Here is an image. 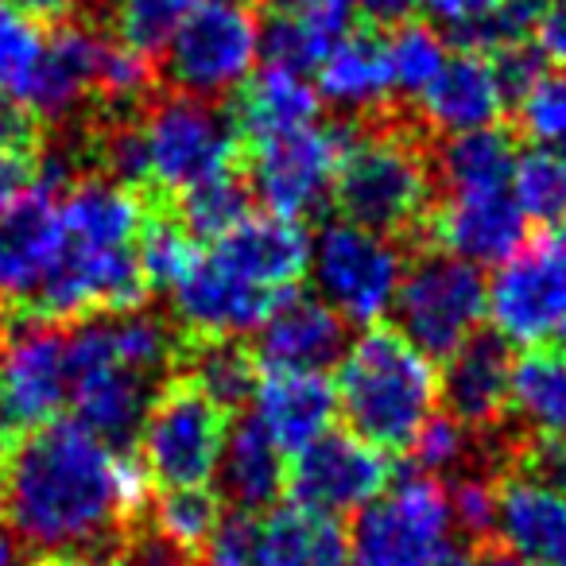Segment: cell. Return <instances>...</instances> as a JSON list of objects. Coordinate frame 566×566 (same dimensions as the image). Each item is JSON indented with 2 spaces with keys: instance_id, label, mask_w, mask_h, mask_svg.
Returning a JSON list of instances; mask_svg holds the SVG:
<instances>
[{
  "instance_id": "1",
  "label": "cell",
  "mask_w": 566,
  "mask_h": 566,
  "mask_svg": "<svg viewBox=\"0 0 566 566\" xmlns=\"http://www.w3.org/2000/svg\"><path fill=\"white\" fill-rule=\"evenodd\" d=\"M136 458L105 447L74 419H48L0 450V520L43 558L117 547L148 501Z\"/></svg>"
},
{
  "instance_id": "2",
  "label": "cell",
  "mask_w": 566,
  "mask_h": 566,
  "mask_svg": "<svg viewBox=\"0 0 566 566\" xmlns=\"http://www.w3.org/2000/svg\"><path fill=\"white\" fill-rule=\"evenodd\" d=\"M516 156L512 140L496 128L447 136L434 171L442 198L431 206V226L442 249L478 268H496L524 244L527 218L512 195Z\"/></svg>"
},
{
  "instance_id": "3",
  "label": "cell",
  "mask_w": 566,
  "mask_h": 566,
  "mask_svg": "<svg viewBox=\"0 0 566 566\" xmlns=\"http://www.w3.org/2000/svg\"><path fill=\"white\" fill-rule=\"evenodd\" d=\"M334 392L349 431L385 454L408 450L442 403L434 361L388 326H365L361 338L349 342Z\"/></svg>"
},
{
  "instance_id": "4",
  "label": "cell",
  "mask_w": 566,
  "mask_h": 566,
  "mask_svg": "<svg viewBox=\"0 0 566 566\" xmlns=\"http://www.w3.org/2000/svg\"><path fill=\"white\" fill-rule=\"evenodd\" d=\"M342 218L385 237L423 226L434 206V167L403 128H354L334 175Z\"/></svg>"
},
{
  "instance_id": "5",
  "label": "cell",
  "mask_w": 566,
  "mask_h": 566,
  "mask_svg": "<svg viewBox=\"0 0 566 566\" xmlns=\"http://www.w3.org/2000/svg\"><path fill=\"white\" fill-rule=\"evenodd\" d=\"M140 133L148 151V190L182 195L241 159V136L229 109L190 94H156L140 105Z\"/></svg>"
},
{
  "instance_id": "6",
  "label": "cell",
  "mask_w": 566,
  "mask_h": 566,
  "mask_svg": "<svg viewBox=\"0 0 566 566\" xmlns=\"http://www.w3.org/2000/svg\"><path fill=\"white\" fill-rule=\"evenodd\" d=\"M454 532L447 485L423 470L408 473L357 512L349 566H442L458 551Z\"/></svg>"
},
{
  "instance_id": "7",
  "label": "cell",
  "mask_w": 566,
  "mask_h": 566,
  "mask_svg": "<svg viewBox=\"0 0 566 566\" xmlns=\"http://www.w3.org/2000/svg\"><path fill=\"white\" fill-rule=\"evenodd\" d=\"M485 318L504 346L535 349L566 338V221L496 264L485 283Z\"/></svg>"
},
{
  "instance_id": "8",
  "label": "cell",
  "mask_w": 566,
  "mask_h": 566,
  "mask_svg": "<svg viewBox=\"0 0 566 566\" xmlns=\"http://www.w3.org/2000/svg\"><path fill=\"white\" fill-rule=\"evenodd\" d=\"M403 252L396 237L365 229L357 221H326L311 241V280L315 295L346 326H380L392 315L403 280Z\"/></svg>"
},
{
  "instance_id": "9",
  "label": "cell",
  "mask_w": 566,
  "mask_h": 566,
  "mask_svg": "<svg viewBox=\"0 0 566 566\" xmlns=\"http://www.w3.org/2000/svg\"><path fill=\"white\" fill-rule=\"evenodd\" d=\"M396 331L423 349L431 361H447L454 349L478 338L485 323V280L481 268L454 252H423L403 268L392 303Z\"/></svg>"
},
{
  "instance_id": "10",
  "label": "cell",
  "mask_w": 566,
  "mask_h": 566,
  "mask_svg": "<svg viewBox=\"0 0 566 566\" xmlns=\"http://www.w3.org/2000/svg\"><path fill=\"white\" fill-rule=\"evenodd\" d=\"M349 133L354 125L346 120L338 125L315 120L307 128L241 148L252 198H260L268 213H280V218H323L326 206L334 202V175H338V159Z\"/></svg>"
},
{
  "instance_id": "11",
  "label": "cell",
  "mask_w": 566,
  "mask_h": 566,
  "mask_svg": "<svg viewBox=\"0 0 566 566\" xmlns=\"http://www.w3.org/2000/svg\"><path fill=\"white\" fill-rule=\"evenodd\" d=\"M66 357H71V411L74 423L113 450H133L140 427L156 400V380L133 373L113 357L105 315H94L66 331Z\"/></svg>"
},
{
  "instance_id": "12",
  "label": "cell",
  "mask_w": 566,
  "mask_h": 566,
  "mask_svg": "<svg viewBox=\"0 0 566 566\" xmlns=\"http://www.w3.org/2000/svg\"><path fill=\"white\" fill-rule=\"evenodd\" d=\"M226 434V411L206 400L187 377H175L156 392L140 427V465L159 489L210 485Z\"/></svg>"
},
{
  "instance_id": "13",
  "label": "cell",
  "mask_w": 566,
  "mask_h": 566,
  "mask_svg": "<svg viewBox=\"0 0 566 566\" xmlns=\"http://www.w3.org/2000/svg\"><path fill=\"white\" fill-rule=\"evenodd\" d=\"M260 59V24L249 4L237 0H198L187 24L164 51L171 90L190 97L233 94Z\"/></svg>"
},
{
  "instance_id": "14",
  "label": "cell",
  "mask_w": 566,
  "mask_h": 566,
  "mask_svg": "<svg viewBox=\"0 0 566 566\" xmlns=\"http://www.w3.org/2000/svg\"><path fill=\"white\" fill-rule=\"evenodd\" d=\"M71 400V357L63 323L20 318L0 331V442L59 419Z\"/></svg>"
},
{
  "instance_id": "15",
  "label": "cell",
  "mask_w": 566,
  "mask_h": 566,
  "mask_svg": "<svg viewBox=\"0 0 566 566\" xmlns=\"http://www.w3.org/2000/svg\"><path fill=\"white\" fill-rule=\"evenodd\" d=\"M287 489L307 512L331 520L354 516L388 489V458L354 431H326L295 454Z\"/></svg>"
},
{
  "instance_id": "16",
  "label": "cell",
  "mask_w": 566,
  "mask_h": 566,
  "mask_svg": "<svg viewBox=\"0 0 566 566\" xmlns=\"http://www.w3.org/2000/svg\"><path fill=\"white\" fill-rule=\"evenodd\" d=\"M63 252L59 190L32 182L0 213V303L24 315Z\"/></svg>"
},
{
  "instance_id": "17",
  "label": "cell",
  "mask_w": 566,
  "mask_h": 566,
  "mask_svg": "<svg viewBox=\"0 0 566 566\" xmlns=\"http://www.w3.org/2000/svg\"><path fill=\"white\" fill-rule=\"evenodd\" d=\"M283 295L260 292L213 256H198V264L175 283L171 307L179 334L187 342H213V338H241L260 331L272 307Z\"/></svg>"
},
{
  "instance_id": "18",
  "label": "cell",
  "mask_w": 566,
  "mask_h": 566,
  "mask_svg": "<svg viewBox=\"0 0 566 566\" xmlns=\"http://www.w3.org/2000/svg\"><path fill=\"white\" fill-rule=\"evenodd\" d=\"M493 535L504 555L532 566H566V485L520 470L496 485Z\"/></svg>"
},
{
  "instance_id": "19",
  "label": "cell",
  "mask_w": 566,
  "mask_h": 566,
  "mask_svg": "<svg viewBox=\"0 0 566 566\" xmlns=\"http://www.w3.org/2000/svg\"><path fill=\"white\" fill-rule=\"evenodd\" d=\"M206 256L260 292L287 295L311 268V237L303 221L280 213H249L226 237H218Z\"/></svg>"
},
{
  "instance_id": "20",
  "label": "cell",
  "mask_w": 566,
  "mask_h": 566,
  "mask_svg": "<svg viewBox=\"0 0 566 566\" xmlns=\"http://www.w3.org/2000/svg\"><path fill=\"white\" fill-rule=\"evenodd\" d=\"M509 82L501 74L493 51H450L439 78L419 94V113L442 136H465L481 128H496L509 109Z\"/></svg>"
},
{
  "instance_id": "21",
  "label": "cell",
  "mask_w": 566,
  "mask_h": 566,
  "mask_svg": "<svg viewBox=\"0 0 566 566\" xmlns=\"http://www.w3.org/2000/svg\"><path fill=\"white\" fill-rule=\"evenodd\" d=\"M346 354V323L318 295L287 292L256 331V365L326 373Z\"/></svg>"
},
{
  "instance_id": "22",
  "label": "cell",
  "mask_w": 566,
  "mask_h": 566,
  "mask_svg": "<svg viewBox=\"0 0 566 566\" xmlns=\"http://www.w3.org/2000/svg\"><path fill=\"white\" fill-rule=\"evenodd\" d=\"M338 416V392L326 373H295V369H264L252 392V419L264 434L283 450L300 454L303 447L331 431Z\"/></svg>"
},
{
  "instance_id": "23",
  "label": "cell",
  "mask_w": 566,
  "mask_h": 566,
  "mask_svg": "<svg viewBox=\"0 0 566 566\" xmlns=\"http://www.w3.org/2000/svg\"><path fill=\"white\" fill-rule=\"evenodd\" d=\"M105 32L86 20H63L48 32L43 66L35 74L28 113L40 120H63L97 97V66H102Z\"/></svg>"
},
{
  "instance_id": "24",
  "label": "cell",
  "mask_w": 566,
  "mask_h": 566,
  "mask_svg": "<svg viewBox=\"0 0 566 566\" xmlns=\"http://www.w3.org/2000/svg\"><path fill=\"white\" fill-rule=\"evenodd\" d=\"M512 357L501 338H470L462 349L447 357V369L439 373V396L447 403V416L462 427H493L509 411Z\"/></svg>"
},
{
  "instance_id": "25",
  "label": "cell",
  "mask_w": 566,
  "mask_h": 566,
  "mask_svg": "<svg viewBox=\"0 0 566 566\" xmlns=\"http://www.w3.org/2000/svg\"><path fill=\"white\" fill-rule=\"evenodd\" d=\"M233 94L237 97L229 117L241 136V148L307 128L323 117V94H318V86H311L307 74L264 66L260 74H249Z\"/></svg>"
},
{
  "instance_id": "26",
  "label": "cell",
  "mask_w": 566,
  "mask_h": 566,
  "mask_svg": "<svg viewBox=\"0 0 566 566\" xmlns=\"http://www.w3.org/2000/svg\"><path fill=\"white\" fill-rule=\"evenodd\" d=\"M213 478L221 481V496H229L241 512H264L287 489V465H283V450L268 439L264 427L256 419H241L226 434V450Z\"/></svg>"
},
{
  "instance_id": "27",
  "label": "cell",
  "mask_w": 566,
  "mask_h": 566,
  "mask_svg": "<svg viewBox=\"0 0 566 566\" xmlns=\"http://www.w3.org/2000/svg\"><path fill=\"white\" fill-rule=\"evenodd\" d=\"M509 411L532 439L566 442V349L535 346L512 361Z\"/></svg>"
},
{
  "instance_id": "28",
  "label": "cell",
  "mask_w": 566,
  "mask_h": 566,
  "mask_svg": "<svg viewBox=\"0 0 566 566\" xmlns=\"http://www.w3.org/2000/svg\"><path fill=\"white\" fill-rule=\"evenodd\" d=\"M318 94L346 113H380L392 97L385 40L373 32H349L318 63Z\"/></svg>"
},
{
  "instance_id": "29",
  "label": "cell",
  "mask_w": 566,
  "mask_h": 566,
  "mask_svg": "<svg viewBox=\"0 0 566 566\" xmlns=\"http://www.w3.org/2000/svg\"><path fill=\"white\" fill-rule=\"evenodd\" d=\"M349 32H354V9L346 0H326L323 9L303 17H268V24L260 28V59L275 71L311 74Z\"/></svg>"
},
{
  "instance_id": "30",
  "label": "cell",
  "mask_w": 566,
  "mask_h": 566,
  "mask_svg": "<svg viewBox=\"0 0 566 566\" xmlns=\"http://www.w3.org/2000/svg\"><path fill=\"white\" fill-rule=\"evenodd\" d=\"M260 566H349V535L338 520L287 504L260 527Z\"/></svg>"
},
{
  "instance_id": "31",
  "label": "cell",
  "mask_w": 566,
  "mask_h": 566,
  "mask_svg": "<svg viewBox=\"0 0 566 566\" xmlns=\"http://www.w3.org/2000/svg\"><path fill=\"white\" fill-rule=\"evenodd\" d=\"M182 377L213 400L221 411H237L256 392V357L237 338H213V342H187L182 338Z\"/></svg>"
},
{
  "instance_id": "32",
  "label": "cell",
  "mask_w": 566,
  "mask_h": 566,
  "mask_svg": "<svg viewBox=\"0 0 566 566\" xmlns=\"http://www.w3.org/2000/svg\"><path fill=\"white\" fill-rule=\"evenodd\" d=\"M419 9L478 51L512 48L532 28V9L516 0H419Z\"/></svg>"
},
{
  "instance_id": "33",
  "label": "cell",
  "mask_w": 566,
  "mask_h": 566,
  "mask_svg": "<svg viewBox=\"0 0 566 566\" xmlns=\"http://www.w3.org/2000/svg\"><path fill=\"white\" fill-rule=\"evenodd\" d=\"M171 210L195 241L213 244L218 237H226L237 221L252 213V187L233 167V171H221V175H213V179L198 182V187L182 190Z\"/></svg>"
},
{
  "instance_id": "34",
  "label": "cell",
  "mask_w": 566,
  "mask_h": 566,
  "mask_svg": "<svg viewBox=\"0 0 566 566\" xmlns=\"http://www.w3.org/2000/svg\"><path fill=\"white\" fill-rule=\"evenodd\" d=\"M198 241L182 229V221L175 218L171 206H156V210L144 213L140 237H136V260H140V272L148 292H175V283L198 264Z\"/></svg>"
},
{
  "instance_id": "35",
  "label": "cell",
  "mask_w": 566,
  "mask_h": 566,
  "mask_svg": "<svg viewBox=\"0 0 566 566\" xmlns=\"http://www.w3.org/2000/svg\"><path fill=\"white\" fill-rule=\"evenodd\" d=\"M43 51H48V32L40 20L20 12L12 0H0V97L28 109Z\"/></svg>"
},
{
  "instance_id": "36",
  "label": "cell",
  "mask_w": 566,
  "mask_h": 566,
  "mask_svg": "<svg viewBox=\"0 0 566 566\" xmlns=\"http://www.w3.org/2000/svg\"><path fill=\"white\" fill-rule=\"evenodd\" d=\"M385 59H388V78H392V94L416 97L419 102V94H423V90L439 78L442 66H447L450 48L439 28L403 20L385 40Z\"/></svg>"
},
{
  "instance_id": "37",
  "label": "cell",
  "mask_w": 566,
  "mask_h": 566,
  "mask_svg": "<svg viewBox=\"0 0 566 566\" xmlns=\"http://www.w3.org/2000/svg\"><path fill=\"white\" fill-rule=\"evenodd\" d=\"M195 9L198 0H109V24L136 55L159 59Z\"/></svg>"
},
{
  "instance_id": "38",
  "label": "cell",
  "mask_w": 566,
  "mask_h": 566,
  "mask_svg": "<svg viewBox=\"0 0 566 566\" xmlns=\"http://www.w3.org/2000/svg\"><path fill=\"white\" fill-rule=\"evenodd\" d=\"M512 195L527 221H543V226L566 221V151L532 144V151L516 156Z\"/></svg>"
},
{
  "instance_id": "39",
  "label": "cell",
  "mask_w": 566,
  "mask_h": 566,
  "mask_svg": "<svg viewBox=\"0 0 566 566\" xmlns=\"http://www.w3.org/2000/svg\"><path fill=\"white\" fill-rule=\"evenodd\" d=\"M218 520H221V496L210 493L206 485L164 489V496L151 504V524L171 543H179L182 551H190V555L202 547Z\"/></svg>"
},
{
  "instance_id": "40",
  "label": "cell",
  "mask_w": 566,
  "mask_h": 566,
  "mask_svg": "<svg viewBox=\"0 0 566 566\" xmlns=\"http://www.w3.org/2000/svg\"><path fill=\"white\" fill-rule=\"evenodd\" d=\"M520 128L539 148L566 151V71H539L516 90Z\"/></svg>"
},
{
  "instance_id": "41",
  "label": "cell",
  "mask_w": 566,
  "mask_h": 566,
  "mask_svg": "<svg viewBox=\"0 0 566 566\" xmlns=\"http://www.w3.org/2000/svg\"><path fill=\"white\" fill-rule=\"evenodd\" d=\"M260 527L264 520L256 512H221L213 532L198 547L202 566H260Z\"/></svg>"
},
{
  "instance_id": "42",
  "label": "cell",
  "mask_w": 566,
  "mask_h": 566,
  "mask_svg": "<svg viewBox=\"0 0 566 566\" xmlns=\"http://www.w3.org/2000/svg\"><path fill=\"white\" fill-rule=\"evenodd\" d=\"M408 450L416 454L419 470L439 478V473L458 470V465L465 462V454H470V427H462L454 416H447V411H434V416L419 427L416 442H411Z\"/></svg>"
},
{
  "instance_id": "43",
  "label": "cell",
  "mask_w": 566,
  "mask_h": 566,
  "mask_svg": "<svg viewBox=\"0 0 566 566\" xmlns=\"http://www.w3.org/2000/svg\"><path fill=\"white\" fill-rule=\"evenodd\" d=\"M113 566H190V551L167 539L151 520L148 524L133 520L113 547Z\"/></svg>"
},
{
  "instance_id": "44",
  "label": "cell",
  "mask_w": 566,
  "mask_h": 566,
  "mask_svg": "<svg viewBox=\"0 0 566 566\" xmlns=\"http://www.w3.org/2000/svg\"><path fill=\"white\" fill-rule=\"evenodd\" d=\"M450 516L454 527L465 535H493V516H496V485L478 473H465L447 489Z\"/></svg>"
},
{
  "instance_id": "45",
  "label": "cell",
  "mask_w": 566,
  "mask_h": 566,
  "mask_svg": "<svg viewBox=\"0 0 566 566\" xmlns=\"http://www.w3.org/2000/svg\"><path fill=\"white\" fill-rule=\"evenodd\" d=\"M532 51L555 71H566V0H539L532 12Z\"/></svg>"
},
{
  "instance_id": "46",
  "label": "cell",
  "mask_w": 566,
  "mask_h": 566,
  "mask_svg": "<svg viewBox=\"0 0 566 566\" xmlns=\"http://www.w3.org/2000/svg\"><path fill=\"white\" fill-rule=\"evenodd\" d=\"M40 156H32V151L0 148V213L9 210V206L35 182V175H40Z\"/></svg>"
},
{
  "instance_id": "47",
  "label": "cell",
  "mask_w": 566,
  "mask_h": 566,
  "mask_svg": "<svg viewBox=\"0 0 566 566\" xmlns=\"http://www.w3.org/2000/svg\"><path fill=\"white\" fill-rule=\"evenodd\" d=\"M20 12H28V17L35 20H55V24H63V20H78L82 12L90 9V0H12Z\"/></svg>"
},
{
  "instance_id": "48",
  "label": "cell",
  "mask_w": 566,
  "mask_h": 566,
  "mask_svg": "<svg viewBox=\"0 0 566 566\" xmlns=\"http://www.w3.org/2000/svg\"><path fill=\"white\" fill-rule=\"evenodd\" d=\"M535 473L566 485V442H539V458H535Z\"/></svg>"
},
{
  "instance_id": "49",
  "label": "cell",
  "mask_w": 566,
  "mask_h": 566,
  "mask_svg": "<svg viewBox=\"0 0 566 566\" xmlns=\"http://www.w3.org/2000/svg\"><path fill=\"white\" fill-rule=\"evenodd\" d=\"M272 17H303V12L323 9L326 0H264Z\"/></svg>"
},
{
  "instance_id": "50",
  "label": "cell",
  "mask_w": 566,
  "mask_h": 566,
  "mask_svg": "<svg viewBox=\"0 0 566 566\" xmlns=\"http://www.w3.org/2000/svg\"><path fill=\"white\" fill-rule=\"evenodd\" d=\"M24 563V551H20V539L12 535V527L0 520V566H20Z\"/></svg>"
},
{
  "instance_id": "51",
  "label": "cell",
  "mask_w": 566,
  "mask_h": 566,
  "mask_svg": "<svg viewBox=\"0 0 566 566\" xmlns=\"http://www.w3.org/2000/svg\"><path fill=\"white\" fill-rule=\"evenodd\" d=\"M43 566H113V563L94 558V555H63V558H48Z\"/></svg>"
},
{
  "instance_id": "52",
  "label": "cell",
  "mask_w": 566,
  "mask_h": 566,
  "mask_svg": "<svg viewBox=\"0 0 566 566\" xmlns=\"http://www.w3.org/2000/svg\"><path fill=\"white\" fill-rule=\"evenodd\" d=\"M473 566H532V563H524V558H512V555H504V551H496V555L481 558V563H473Z\"/></svg>"
},
{
  "instance_id": "53",
  "label": "cell",
  "mask_w": 566,
  "mask_h": 566,
  "mask_svg": "<svg viewBox=\"0 0 566 566\" xmlns=\"http://www.w3.org/2000/svg\"><path fill=\"white\" fill-rule=\"evenodd\" d=\"M442 566H473V563H470V558L462 555V551H454V555H450V558H447V563H442Z\"/></svg>"
},
{
  "instance_id": "54",
  "label": "cell",
  "mask_w": 566,
  "mask_h": 566,
  "mask_svg": "<svg viewBox=\"0 0 566 566\" xmlns=\"http://www.w3.org/2000/svg\"><path fill=\"white\" fill-rule=\"evenodd\" d=\"M516 4H527V9H532V4H539V0H516Z\"/></svg>"
},
{
  "instance_id": "55",
  "label": "cell",
  "mask_w": 566,
  "mask_h": 566,
  "mask_svg": "<svg viewBox=\"0 0 566 566\" xmlns=\"http://www.w3.org/2000/svg\"><path fill=\"white\" fill-rule=\"evenodd\" d=\"M346 4H349V9H354V4H357V0H346Z\"/></svg>"
},
{
  "instance_id": "56",
  "label": "cell",
  "mask_w": 566,
  "mask_h": 566,
  "mask_svg": "<svg viewBox=\"0 0 566 566\" xmlns=\"http://www.w3.org/2000/svg\"><path fill=\"white\" fill-rule=\"evenodd\" d=\"M237 4H249V0H237Z\"/></svg>"
},
{
  "instance_id": "57",
  "label": "cell",
  "mask_w": 566,
  "mask_h": 566,
  "mask_svg": "<svg viewBox=\"0 0 566 566\" xmlns=\"http://www.w3.org/2000/svg\"><path fill=\"white\" fill-rule=\"evenodd\" d=\"M0 450H4V442H0Z\"/></svg>"
}]
</instances>
